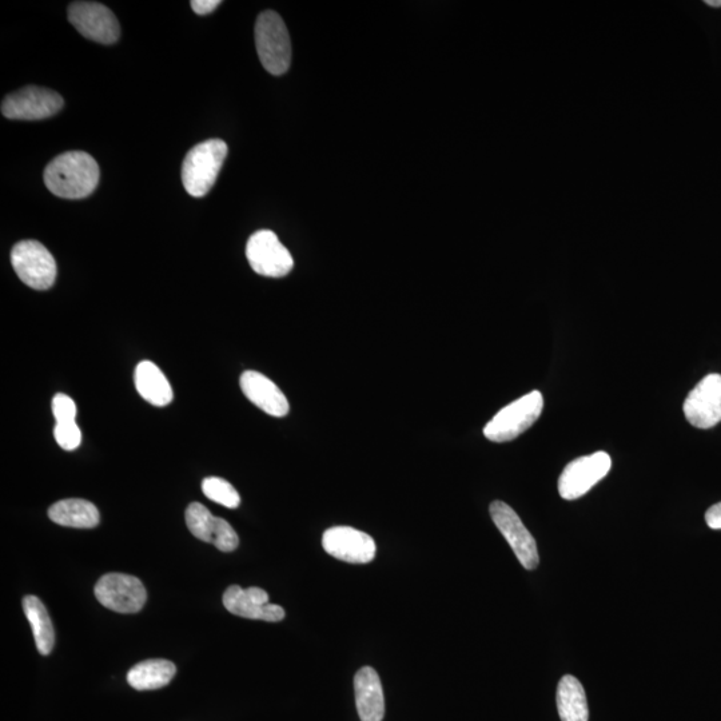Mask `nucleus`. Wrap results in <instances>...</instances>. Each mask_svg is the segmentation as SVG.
Returning <instances> with one entry per match:
<instances>
[{
    "instance_id": "f257e3e1",
    "label": "nucleus",
    "mask_w": 721,
    "mask_h": 721,
    "mask_svg": "<svg viewBox=\"0 0 721 721\" xmlns=\"http://www.w3.org/2000/svg\"><path fill=\"white\" fill-rule=\"evenodd\" d=\"M101 171L97 161L83 151L58 155L47 165L45 183L59 198L82 199L97 189Z\"/></svg>"
},
{
    "instance_id": "f03ea898",
    "label": "nucleus",
    "mask_w": 721,
    "mask_h": 721,
    "mask_svg": "<svg viewBox=\"0 0 721 721\" xmlns=\"http://www.w3.org/2000/svg\"><path fill=\"white\" fill-rule=\"evenodd\" d=\"M227 145L221 139L199 143L187 153L182 165V182L194 198L205 197L217 181L227 155Z\"/></svg>"
},
{
    "instance_id": "7ed1b4c3",
    "label": "nucleus",
    "mask_w": 721,
    "mask_h": 721,
    "mask_svg": "<svg viewBox=\"0 0 721 721\" xmlns=\"http://www.w3.org/2000/svg\"><path fill=\"white\" fill-rule=\"evenodd\" d=\"M256 46L258 57L270 74L282 75L292 63V43L284 21L274 11H265L257 19Z\"/></svg>"
},
{
    "instance_id": "20e7f679",
    "label": "nucleus",
    "mask_w": 721,
    "mask_h": 721,
    "mask_svg": "<svg viewBox=\"0 0 721 721\" xmlns=\"http://www.w3.org/2000/svg\"><path fill=\"white\" fill-rule=\"evenodd\" d=\"M544 409V397L539 390L525 394L519 400L501 409L491 421L485 425L484 436L493 442L515 440L520 434L527 432Z\"/></svg>"
},
{
    "instance_id": "39448f33",
    "label": "nucleus",
    "mask_w": 721,
    "mask_h": 721,
    "mask_svg": "<svg viewBox=\"0 0 721 721\" xmlns=\"http://www.w3.org/2000/svg\"><path fill=\"white\" fill-rule=\"evenodd\" d=\"M11 264L23 284L35 290L50 289L57 280V262L41 242H19L11 252Z\"/></svg>"
},
{
    "instance_id": "423d86ee",
    "label": "nucleus",
    "mask_w": 721,
    "mask_h": 721,
    "mask_svg": "<svg viewBox=\"0 0 721 721\" xmlns=\"http://www.w3.org/2000/svg\"><path fill=\"white\" fill-rule=\"evenodd\" d=\"M246 257L254 272L264 277H285L294 268L292 254L270 230L257 231L249 238Z\"/></svg>"
},
{
    "instance_id": "0eeeda50",
    "label": "nucleus",
    "mask_w": 721,
    "mask_h": 721,
    "mask_svg": "<svg viewBox=\"0 0 721 721\" xmlns=\"http://www.w3.org/2000/svg\"><path fill=\"white\" fill-rule=\"evenodd\" d=\"M63 103L61 95L53 90L27 86L3 99L2 114L18 121H41L58 114Z\"/></svg>"
},
{
    "instance_id": "6e6552de",
    "label": "nucleus",
    "mask_w": 721,
    "mask_h": 721,
    "mask_svg": "<svg viewBox=\"0 0 721 721\" xmlns=\"http://www.w3.org/2000/svg\"><path fill=\"white\" fill-rule=\"evenodd\" d=\"M95 597L103 607L118 613H137L145 607L147 592L138 577L107 573L95 585Z\"/></svg>"
},
{
    "instance_id": "1a4fd4ad",
    "label": "nucleus",
    "mask_w": 721,
    "mask_h": 721,
    "mask_svg": "<svg viewBox=\"0 0 721 721\" xmlns=\"http://www.w3.org/2000/svg\"><path fill=\"white\" fill-rule=\"evenodd\" d=\"M611 466V457L605 452L593 453L569 462L559 478L560 496L569 501L580 499L607 476Z\"/></svg>"
},
{
    "instance_id": "9d476101",
    "label": "nucleus",
    "mask_w": 721,
    "mask_h": 721,
    "mask_svg": "<svg viewBox=\"0 0 721 721\" xmlns=\"http://www.w3.org/2000/svg\"><path fill=\"white\" fill-rule=\"evenodd\" d=\"M489 511H491L493 523L511 545L520 564L528 571L536 569L540 563L536 540L533 539L531 532L525 527L519 515L504 501H493Z\"/></svg>"
},
{
    "instance_id": "9b49d317",
    "label": "nucleus",
    "mask_w": 721,
    "mask_h": 721,
    "mask_svg": "<svg viewBox=\"0 0 721 721\" xmlns=\"http://www.w3.org/2000/svg\"><path fill=\"white\" fill-rule=\"evenodd\" d=\"M69 21L83 37L102 45H113L121 37L118 19L101 3H71Z\"/></svg>"
},
{
    "instance_id": "f8f14e48",
    "label": "nucleus",
    "mask_w": 721,
    "mask_h": 721,
    "mask_svg": "<svg viewBox=\"0 0 721 721\" xmlns=\"http://www.w3.org/2000/svg\"><path fill=\"white\" fill-rule=\"evenodd\" d=\"M684 414L689 424L709 429L721 421V374H708L688 394Z\"/></svg>"
},
{
    "instance_id": "ddd939ff",
    "label": "nucleus",
    "mask_w": 721,
    "mask_h": 721,
    "mask_svg": "<svg viewBox=\"0 0 721 721\" xmlns=\"http://www.w3.org/2000/svg\"><path fill=\"white\" fill-rule=\"evenodd\" d=\"M328 555L349 564H368L376 557V543L366 533L350 527L328 529L322 537Z\"/></svg>"
},
{
    "instance_id": "4468645a",
    "label": "nucleus",
    "mask_w": 721,
    "mask_h": 721,
    "mask_svg": "<svg viewBox=\"0 0 721 721\" xmlns=\"http://www.w3.org/2000/svg\"><path fill=\"white\" fill-rule=\"evenodd\" d=\"M223 605L233 615L245 619L268 623H278L285 619L284 608L270 604L268 592L257 587L242 589L239 585H231L223 593Z\"/></svg>"
},
{
    "instance_id": "2eb2a0df",
    "label": "nucleus",
    "mask_w": 721,
    "mask_h": 721,
    "mask_svg": "<svg viewBox=\"0 0 721 721\" xmlns=\"http://www.w3.org/2000/svg\"><path fill=\"white\" fill-rule=\"evenodd\" d=\"M186 524L197 539L213 544L221 552L229 553L238 548L239 539L233 527L226 520L211 515L205 505L190 504L186 509Z\"/></svg>"
},
{
    "instance_id": "dca6fc26",
    "label": "nucleus",
    "mask_w": 721,
    "mask_h": 721,
    "mask_svg": "<svg viewBox=\"0 0 721 721\" xmlns=\"http://www.w3.org/2000/svg\"><path fill=\"white\" fill-rule=\"evenodd\" d=\"M242 392L262 412L273 417H285L289 413V401L284 392L262 373L248 370L241 376Z\"/></svg>"
},
{
    "instance_id": "f3484780",
    "label": "nucleus",
    "mask_w": 721,
    "mask_h": 721,
    "mask_svg": "<svg viewBox=\"0 0 721 721\" xmlns=\"http://www.w3.org/2000/svg\"><path fill=\"white\" fill-rule=\"evenodd\" d=\"M357 712L361 721H382L385 716L384 689L372 667L361 668L354 676Z\"/></svg>"
},
{
    "instance_id": "a211bd4d",
    "label": "nucleus",
    "mask_w": 721,
    "mask_h": 721,
    "mask_svg": "<svg viewBox=\"0 0 721 721\" xmlns=\"http://www.w3.org/2000/svg\"><path fill=\"white\" fill-rule=\"evenodd\" d=\"M135 388L142 398L154 406L169 405L173 401V389L165 374L150 361H142L135 369Z\"/></svg>"
},
{
    "instance_id": "6ab92c4d",
    "label": "nucleus",
    "mask_w": 721,
    "mask_h": 721,
    "mask_svg": "<svg viewBox=\"0 0 721 721\" xmlns=\"http://www.w3.org/2000/svg\"><path fill=\"white\" fill-rule=\"evenodd\" d=\"M49 517L62 527L79 529L95 528L101 521L98 508L82 499L58 501L49 509Z\"/></svg>"
},
{
    "instance_id": "aec40b11",
    "label": "nucleus",
    "mask_w": 721,
    "mask_h": 721,
    "mask_svg": "<svg viewBox=\"0 0 721 721\" xmlns=\"http://www.w3.org/2000/svg\"><path fill=\"white\" fill-rule=\"evenodd\" d=\"M556 701L561 721L589 720L587 695L575 676L565 675L560 680Z\"/></svg>"
},
{
    "instance_id": "412c9836",
    "label": "nucleus",
    "mask_w": 721,
    "mask_h": 721,
    "mask_svg": "<svg viewBox=\"0 0 721 721\" xmlns=\"http://www.w3.org/2000/svg\"><path fill=\"white\" fill-rule=\"evenodd\" d=\"M177 673V667L169 660L141 661L127 673V681L137 691H153L166 687Z\"/></svg>"
},
{
    "instance_id": "4be33fe9",
    "label": "nucleus",
    "mask_w": 721,
    "mask_h": 721,
    "mask_svg": "<svg viewBox=\"0 0 721 721\" xmlns=\"http://www.w3.org/2000/svg\"><path fill=\"white\" fill-rule=\"evenodd\" d=\"M23 611L33 628L39 653L43 656L50 655L55 644V631L45 605L37 596H26L23 599Z\"/></svg>"
},
{
    "instance_id": "5701e85b",
    "label": "nucleus",
    "mask_w": 721,
    "mask_h": 721,
    "mask_svg": "<svg viewBox=\"0 0 721 721\" xmlns=\"http://www.w3.org/2000/svg\"><path fill=\"white\" fill-rule=\"evenodd\" d=\"M202 492L207 499L223 507L235 509L241 504V497L230 483L221 477H207L202 481Z\"/></svg>"
},
{
    "instance_id": "b1692460",
    "label": "nucleus",
    "mask_w": 721,
    "mask_h": 721,
    "mask_svg": "<svg viewBox=\"0 0 721 721\" xmlns=\"http://www.w3.org/2000/svg\"><path fill=\"white\" fill-rule=\"evenodd\" d=\"M55 441L65 450H75L81 445L82 433L77 422H58L54 428Z\"/></svg>"
},
{
    "instance_id": "393cba45",
    "label": "nucleus",
    "mask_w": 721,
    "mask_h": 721,
    "mask_svg": "<svg viewBox=\"0 0 721 721\" xmlns=\"http://www.w3.org/2000/svg\"><path fill=\"white\" fill-rule=\"evenodd\" d=\"M53 414L58 422H73L77 418V405L66 394H57L53 400Z\"/></svg>"
},
{
    "instance_id": "a878e982",
    "label": "nucleus",
    "mask_w": 721,
    "mask_h": 721,
    "mask_svg": "<svg viewBox=\"0 0 721 721\" xmlns=\"http://www.w3.org/2000/svg\"><path fill=\"white\" fill-rule=\"evenodd\" d=\"M190 5L195 14L209 15L221 5V2H219V0H193V2H190Z\"/></svg>"
},
{
    "instance_id": "bb28decb",
    "label": "nucleus",
    "mask_w": 721,
    "mask_h": 721,
    "mask_svg": "<svg viewBox=\"0 0 721 721\" xmlns=\"http://www.w3.org/2000/svg\"><path fill=\"white\" fill-rule=\"evenodd\" d=\"M705 521L711 529H721V503L712 505L705 513Z\"/></svg>"
},
{
    "instance_id": "cd10ccee",
    "label": "nucleus",
    "mask_w": 721,
    "mask_h": 721,
    "mask_svg": "<svg viewBox=\"0 0 721 721\" xmlns=\"http://www.w3.org/2000/svg\"><path fill=\"white\" fill-rule=\"evenodd\" d=\"M705 3H707V5L711 7H721V0L720 2L719 0H707V2Z\"/></svg>"
}]
</instances>
